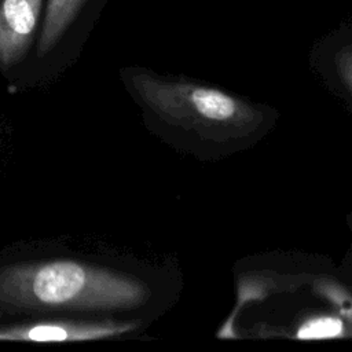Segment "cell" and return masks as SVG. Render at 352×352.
I'll list each match as a JSON object with an SVG mask.
<instances>
[{
    "instance_id": "obj_5",
    "label": "cell",
    "mask_w": 352,
    "mask_h": 352,
    "mask_svg": "<svg viewBox=\"0 0 352 352\" xmlns=\"http://www.w3.org/2000/svg\"><path fill=\"white\" fill-rule=\"evenodd\" d=\"M44 0H0V66L6 70L28 55L40 21Z\"/></svg>"
},
{
    "instance_id": "obj_2",
    "label": "cell",
    "mask_w": 352,
    "mask_h": 352,
    "mask_svg": "<svg viewBox=\"0 0 352 352\" xmlns=\"http://www.w3.org/2000/svg\"><path fill=\"white\" fill-rule=\"evenodd\" d=\"M148 298L142 279L88 263L44 260L0 267V308L7 311H131Z\"/></svg>"
},
{
    "instance_id": "obj_1",
    "label": "cell",
    "mask_w": 352,
    "mask_h": 352,
    "mask_svg": "<svg viewBox=\"0 0 352 352\" xmlns=\"http://www.w3.org/2000/svg\"><path fill=\"white\" fill-rule=\"evenodd\" d=\"M132 85L140 102L160 118L194 139L208 157H227L253 148L279 122L275 107L190 80H165L136 73Z\"/></svg>"
},
{
    "instance_id": "obj_3",
    "label": "cell",
    "mask_w": 352,
    "mask_h": 352,
    "mask_svg": "<svg viewBox=\"0 0 352 352\" xmlns=\"http://www.w3.org/2000/svg\"><path fill=\"white\" fill-rule=\"evenodd\" d=\"M308 65L322 87L352 117V22L341 23L316 40Z\"/></svg>"
},
{
    "instance_id": "obj_4",
    "label": "cell",
    "mask_w": 352,
    "mask_h": 352,
    "mask_svg": "<svg viewBox=\"0 0 352 352\" xmlns=\"http://www.w3.org/2000/svg\"><path fill=\"white\" fill-rule=\"evenodd\" d=\"M136 329L135 322L118 320H40L0 327V341L66 342L121 336Z\"/></svg>"
},
{
    "instance_id": "obj_6",
    "label": "cell",
    "mask_w": 352,
    "mask_h": 352,
    "mask_svg": "<svg viewBox=\"0 0 352 352\" xmlns=\"http://www.w3.org/2000/svg\"><path fill=\"white\" fill-rule=\"evenodd\" d=\"M106 0H47L37 40L40 58L51 54L76 28L94 22Z\"/></svg>"
}]
</instances>
